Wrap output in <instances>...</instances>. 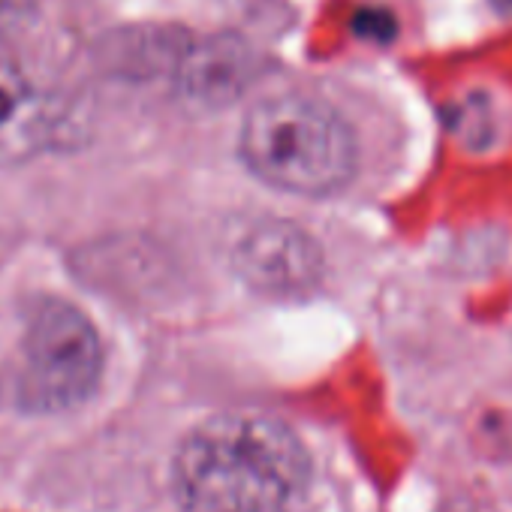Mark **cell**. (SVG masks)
<instances>
[{"instance_id":"cell-2","label":"cell","mask_w":512,"mask_h":512,"mask_svg":"<svg viewBox=\"0 0 512 512\" xmlns=\"http://www.w3.org/2000/svg\"><path fill=\"white\" fill-rule=\"evenodd\" d=\"M238 148L256 178L299 196H329L356 172L350 124L311 94H275L250 106Z\"/></svg>"},{"instance_id":"cell-8","label":"cell","mask_w":512,"mask_h":512,"mask_svg":"<svg viewBox=\"0 0 512 512\" xmlns=\"http://www.w3.org/2000/svg\"><path fill=\"white\" fill-rule=\"evenodd\" d=\"M359 25H362L359 31H362L365 37H380V40H386V37L392 34V19H389V13H380V10H365Z\"/></svg>"},{"instance_id":"cell-9","label":"cell","mask_w":512,"mask_h":512,"mask_svg":"<svg viewBox=\"0 0 512 512\" xmlns=\"http://www.w3.org/2000/svg\"><path fill=\"white\" fill-rule=\"evenodd\" d=\"M494 7L503 10V13H512V0H494Z\"/></svg>"},{"instance_id":"cell-3","label":"cell","mask_w":512,"mask_h":512,"mask_svg":"<svg viewBox=\"0 0 512 512\" xmlns=\"http://www.w3.org/2000/svg\"><path fill=\"white\" fill-rule=\"evenodd\" d=\"M103 377V341L82 308L40 299L22 335L16 401L28 413H67L85 404Z\"/></svg>"},{"instance_id":"cell-1","label":"cell","mask_w":512,"mask_h":512,"mask_svg":"<svg viewBox=\"0 0 512 512\" xmlns=\"http://www.w3.org/2000/svg\"><path fill=\"white\" fill-rule=\"evenodd\" d=\"M311 479L299 434L263 413H226L190 431L172 461L184 512H290Z\"/></svg>"},{"instance_id":"cell-4","label":"cell","mask_w":512,"mask_h":512,"mask_svg":"<svg viewBox=\"0 0 512 512\" xmlns=\"http://www.w3.org/2000/svg\"><path fill=\"white\" fill-rule=\"evenodd\" d=\"M235 275L269 296H299L320 284L323 250L311 232L284 217H260L232 244Z\"/></svg>"},{"instance_id":"cell-5","label":"cell","mask_w":512,"mask_h":512,"mask_svg":"<svg viewBox=\"0 0 512 512\" xmlns=\"http://www.w3.org/2000/svg\"><path fill=\"white\" fill-rule=\"evenodd\" d=\"M64 118V100L0 52V169L25 166L58 145Z\"/></svg>"},{"instance_id":"cell-7","label":"cell","mask_w":512,"mask_h":512,"mask_svg":"<svg viewBox=\"0 0 512 512\" xmlns=\"http://www.w3.org/2000/svg\"><path fill=\"white\" fill-rule=\"evenodd\" d=\"M34 10V0H0V31L16 28Z\"/></svg>"},{"instance_id":"cell-6","label":"cell","mask_w":512,"mask_h":512,"mask_svg":"<svg viewBox=\"0 0 512 512\" xmlns=\"http://www.w3.org/2000/svg\"><path fill=\"white\" fill-rule=\"evenodd\" d=\"M256 73H260L256 52L232 34L181 46L172 64L178 94L196 109L232 106L256 82Z\"/></svg>"}]
</instances>
